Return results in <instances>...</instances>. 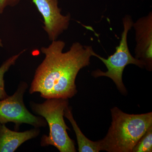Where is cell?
<instances>
[{"label":"cell","mask_w":152,"mask_h":152,"mask_svg":"<svg viewBox=\"0 0 152 152\" xmlns=\"http://www.w3.org/2000/svg\"><path fill=\"white\" fill-rule=\"evenodd\" d=\"M65 43L54 41L41 50L45 58L36 69L29 93L40 94L45 99H70L77 94L76 77L83 68L89 66L94 52L91 46L74 43L64 53Z\"/></svg>","instance_id":"obj_1"},{"label":"cell","mask_w":152,"mask_h":152,"mask_svg":"<svg viewBox=\"0 0 152 152\" xmlns=\"http://www.w3.org/2000/svg\"><path fill=\"white\" fill-rule=\"evenodd\" d=\"M112 121L108 132L100 140L101 151L132 152L147 130L152 126V113L129 114L117 107L111 110Z\"/></svg>","instance_id":"obj_2"},{"label":"cell","mask_w":152,"mask_h":152,"mask_svg":"<svg viewBox=\"0 0 152 152\" xmlns=\"http://www.w3.org/2000/svg\"><path fill=\"white\" fill-rule=\"evenodd\" d=\"M42 104L31 102L30 106L35 113L45 119L48 124V135H43L41 139L42 146L53 145L61 152H76L75 142L68 135L70 130L64 120V114L69 106L68 99H46Z\"/></svg>","instance_id":"obj_3"},{"label":"cell","mask_w":152,"mask_h":152,"mask_svg":"<svg viewBox=\"0 0 152 152\" xmlns=\"http://www.w3.org/2000/svg\"><path fill=\"white\" fill-rule=\"evenodd\" d=\"M124 31L118 46L116 48L113 54L107 59L100 56L93 52V56L99 59L105 65L107 71L102 72L97 69L92 73L94 77H108L113 80L119 91L123 94L127 93L126 89L123 82V74L125 67L128 65L132 64L142 68L145 67L143 62L138 59L131 54L127 43V35L129 31L133 26L132 19L130 15H126L123 19Z\"/></svg>","instance_id":"obj_4"},{"label":"cell","mask_w":152,"mask_h":152,"mask_svg":"<svg viewBox=\"0 0 152 152\" xmlns=\"http://www.w3.org/2000/svg\"><path fill=\"white\" fill-rule=\"evenodd\" d=\"M28 88L26 83L22 82L13 95L1 100L0 124L13 123L16 131L23 124L31 125L35 128L46 126V121L43 117L31 113L25 105L23 96Z\"/></svg>","instance_id":"obj_5"},{"label":"cell","mask_w":152,"mask_h":152,"mask_svg":"<svg viewBox=\"0 0 152 152\" xmlns=\"http://www.w3.org/2000/svg\"><path fill=\"white\" fill-rule=\"evenodd\" d=\"M32 2L42 16L44 20V29L46 32L50 40H56L57 38L67 29L71 15L61 14L58 7V0H32Z\"/></svg>","instance_id":"obj_6"},{"label":"cell","mask_w":152,"mask_h":152,"mask_svg":"<svg viewBox=\"0 0 152 152\" xmlns=\"http://www.w3.org/2000/svg\"><path fill=\"white\" fill-rule=\"evenodd\" d=\"M133 26L136 31L135 58L143 62L145 67L151 71L152 69V14L141 18Z\"/></svg>","instance_id":"obj_7"},{"label":"cell","mask_w":152,"mask_h":152,"mask_svg":"<svg viewBox=\"0 0 152 152\" xmlns=\"http://www.w3.org/2000/svg\"><path fill=\"white\" fill-rule=\"evenodd\" d=\"M39 128L19 132L11 130L4 124H0V152H15L25 142L37 137Z\"/></svg>","instance_id":"obj_8"},{"label":"cell","mask_w":152,"mask_h":152,"mask_svg":"<svg viewBox=\"0 0 152 152\" xmlns=\"http://www.w3.org/2000/svg\"><path fill=\"white\" fill-rule=\"evenodd\" d=\"M64 116L69 121L75 133L79 152H99L101 151L100 140L93 141L84 135L74 119L72 109L69 106L65 110Z\"/></svg>","instance_id":"obj_9"},{"label":"cell","mask_w":152,"mask_h":152,"mask_svg":"<svg viewBox=\"0 0 152 152\" xmlns=\"http://www.w3.org/2000/svg\"><path fill=\"white\" fill-rule=\"evenodd\" d=\"M26 49L22 50L18 54L14 55L6 60L0 67V100H2L8 96L7 94L5 89L4 80V76L5 74L9 70L11 66L14 65L15 64L17 60L19 57L23 53L26 51Z\"/></svg>","instance_id":"obj_10"},{"label":"cell","mask_w":152,"mask_h":152,"mask_svg":"<svg viewBox=\"0 0 152 152\" xmlns=\"http://www.w3.org/2000/svg\"><path fill=\"white\" fill-rule=\"evenodd\" d=\"M152 152V126L146 132L134 147L132 152Z\"/></svg>","instance_id":"obj_11"},{"label":"cell","mask_w":152,"mask_h":152,"mask_svg":"<svg viewBox=\"0 0 152 152\" xmlns=\"http://www.w3.org/2000/svg\"><path fill=\"white\" fill-rule=\"evenodd\" d=\"M20 0H0V14H2L8 7H14L18 4Z\"/></svg>","instance_id":"obj_12"},{"label":"cell","mask_w":152,"mask_h":152,"mask_svg":"<svg viewBox=\"0 0 152 152\" xmlns=\"http://www.w3.org/2000/svg\"><path fill=\"white\" fill-rule=\"evenodd\" d=\"M3 46H4V45H3L2 41L1 39H0V47H3Z\"/></svg>","instance_id":"obj_13"}]
</instances>
